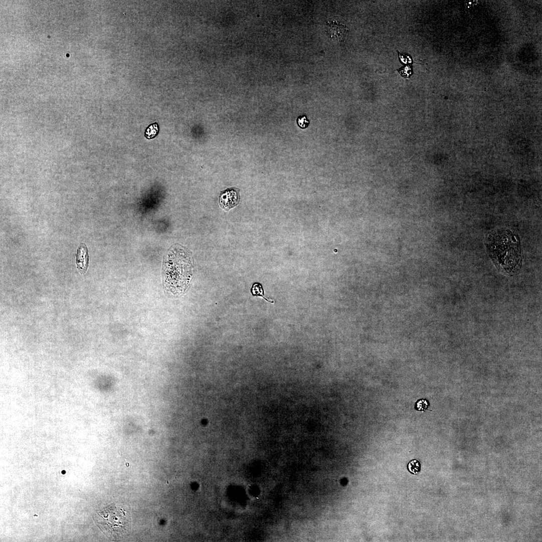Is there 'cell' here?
I'll use <instances>...</instances> for the list:
<instances>
[{
    "label": "cell",
    "mask_w": 542,
    "mask_h": 542,
    "mask_svg": "<svg viewBox=\"0 0 542 542\" xmlns=\"http://www.w3.org/2000/svg\"><path fill=\"white\" fill-rule=\"evenodd\" d=\"M487 240L491 258L497 266L508 274L517 273L521 268V255L517 237L507 231H495Z\"/></svg>",
    "instance_id": "1"
},
{
    "label": "cell",
    "mask_w": 542,
    "mask_h": 542,
    "mask_svg": "<svg viewBox=\"0 0 542 542\" xmlns=\"http://www.w3.org/2000/svg\"><path fill=\"white\" fill-rule=\"evenodd\" d=\"M174 250H170L164 260L163 279L166 289L172 293L183 291L188 284V275L184 274L185 262L178 261Z\"/></svg>",
    "instance_id": "2"
},
{
    "label": "cell",
    "mask_w": 542,
    "mask_h": 542,
    "mask_svg": "<svg viewBox=\"0 0 542 542\" xmlns=\"http://www.w3.org/2000/svg\"><path fill=\"white\" fill-rule=\"evenodd\" d=\"M96 522L109 535H116L126 529L129 516L126 511L116 506H108L99 510Z\"/></svg>",
    "instance_id": "3"
},
{
    "label": "cell",
    "mask_w": 542,
    "mask_h": 542,
    "mask_svg": "<svg viewBox=\"0 0 542 542\" xmlns=\"http://www.w3.org/2000/svg\"><path fill=\"white\" fill-rule=\"evenodd\" d=\"M241 200L240 190L232 188L221 192L219 198L220 207L226 211L237 207Z\"/></svg>",
    "instance_id": "4"
},
{
    "label": "cell",
    "mask_w": 542,
    "mask_h": 542,
    "mask_svg": "<svg viewBox=\"0 0 542 542\" xmlns=\"http://www.w3.org/2000/svg\"><path fill=\"white\" fill-rule=\"evenodd\" d=\"M328 37L332 40L342 42L346 38L347 29L346 26L336 22H330L326 25Z\"/></svg>",
    "instance_id": "5"
},
{
    "label": "cell",
    "mask_w": 542,
    "mask_h": 542,
    "mask_svg": "<svg viewBox=\"0 0 542 542\" xmlns=\"http://www.w3.org/2000/svg\"><path fill=\"white\" fill-rule=\"evenodd\" d=\"M89 255L86 245L81 243L78 249L77 254V266L78 271L82 274H85L89 267Z\"/></svg>",
    "instance_id": "6"
},
{
    "label": "cell",
    "mask_w": 542,
    "mask_h": 542,
    "mask_svg": "<svg viewBox=\"0 0 542 542\" xmlns=\"http://www.w3.org/2000/svg\"><path fill=\"white\" fill-rule=\"evenodd\" d=\"M158 132L159 128L158 124L156 123H154L153 124L150 125L148 127V128H147L145 133V136L146 138L148 139H153L156 137Z\"/></svg>",
    "instance_id": "7"
},
{
    "label": "cell",
    "mask_w": 542,
    "mask_h": 542,
    "mask_svg": "<svg viewBox=\"0 0 542 542\" xmlns=\"http://www.w3.org/2000/svg\"><path fill=\"white\" fill-rule=\"evenodd\" d=\"M408 469L412 473L417 474L421 470V464L419 461L413 460L409 463Z\"/></svg>",
    "instance_id": "8"
},
{
    "label": "cell",
    "mask_w": 542,
    "mask_h": 542,
    "mask_svg": "<svg viewBox=\"0 0 542 542\" xmlns=\"http://www.w3.org/2000/svg\"><path fill=\"white\" fill-rule=\"evenodd\" d=\"M296 121L298 126L302 129L307 128L310 124V121L305 115L299 116Z\"/></svg>",
    "instance_id": "9"
},
{
    "label": "cell",
    "mask_w": 542,
    "mask_h": 542,
    "mask_svg": "<svg viewBox=\"0 0 542 542\" xmlns=\"http://www.w3.org/2000/svg\"><path fill=\"white\" fill-rule=\"evenodd\" d=\"M251 292L252 293V294H253L254 295L262 296V297L264 298L263 289L261 284L259 283H255L254 284L252 288Z\"/></svg>",
    "instance_id": "10"
},
{
    "label": "cell",
    "mask_w": 542,
    "mask_h": 542,
    "mask_svg": "<svg viewBox=\"0 0 542 542\" xmlns=\"http://www.w3.org/2000/svg\"><path fill=\"white\" fill-rule=\"evenodd\" d=\"M428 402L425 400L419 401L416 404V408L419 411H424L428 407Z\"/></svg>",
    "instance_id": "11"
}]
</instances>
